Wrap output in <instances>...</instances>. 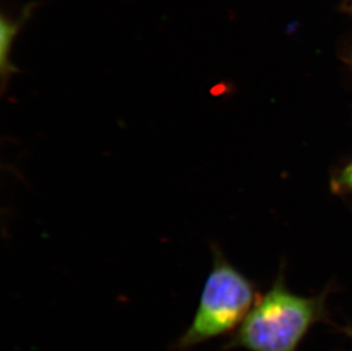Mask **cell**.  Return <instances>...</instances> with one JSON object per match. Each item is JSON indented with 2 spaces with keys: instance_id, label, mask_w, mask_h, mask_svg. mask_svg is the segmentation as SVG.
<instances>
[{
  "instance_id": "1",
  "label": "cell",
  "mask_w": 352,
  "mask_h": 351,
  "mask_svg": "<svg viewBox=\"0 0 352 351\" xmlns=\"http://www.w3.org/2000/svg\"><path fill=\"white\" fill-rule=\"evenodd\" d=\"M318 312V302L293 295L283 285L276 284L253 306L227 347L296 351Z\"/></svg>"
},
{
  "instance_id": "2",
  "label": "cell",
  "mask_w": 352,
  "mask_h": 351,
  "mask_svg": "<svg viewBox=\"0 0 352 351\" xmlns=\"http://www.w3.org/2000/svg\"><path fill=\"white\" fill-rule=\"evenodd\" d=\"M254 301L249 279L217 253L190 326L177 340V351H188L233 331L245 319Z\"/></svg>"
},
{
  "instance_id": "3",
  "label": "cell",
  "mask_w": 352,
  "mask_h": 351,
  "mask_svg": "<svg viewBox=\"0 0 352 351\" xmlns=\"http://www.w3.org/2000/svg\"><path fill=\"white\" fill-rule=\"evenodd\" d=\"M37 3L32 1L24 6L20 17L16 20H13L10 17H6L5 14H1L0 19V72H1V79L3 83H6L7 80L13 73L17 72V67H15L10 62V50L13 45L14 39L17 34H20L21 29L23 28L24 23L30 19L32 10Z\"/></svg>"
},
{
  "instance_id": "4",
  "label": "cell",
  "mask_w": 352,
  "mask_h": 351,
  "mask_svg": "<svg viewBox=\"0 0 352 351\" xmlns=\"http://www.w3.org/2000/svg\"><path fill=\"white\" fill-rule=\"evenodd\" d=\"M341 179L344 182V185L352 189V162L344 169L342 176H341Z\"/></svg>"
}]
</instances>
